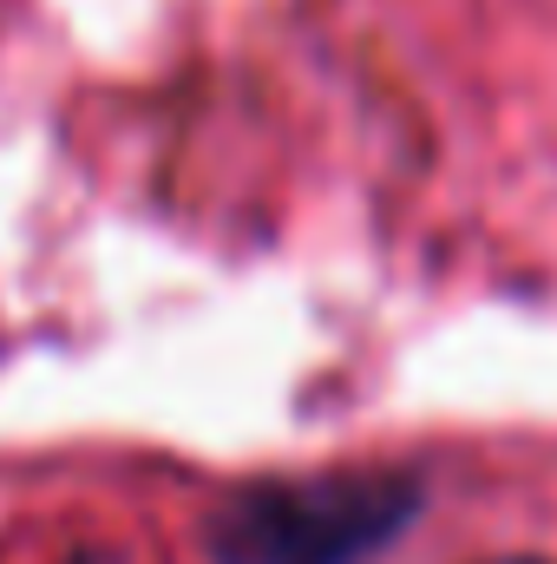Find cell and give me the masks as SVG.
<instances>
[{"label": "cell", "mask_w": 557, "mask_h": 564, "mask_svg": "<svg viewBox=\"0 0 557 564\" xmlns=\"http://www.w3.org/2000/svg\"><path fill=\"white\" fill-rule=\"evenodd\" d=\"M426 506V486L394 466H341L302 479H256L210 519L217 564H368Z\"/></svg>", "instance_id": "1"}, {"label": "cell", "mask_w": 557, "mask_h": 564, "mask_svg": "<svg viewBox=\"0 0 557 564\" xmlns=\"http://www.w3.org/2000/svg\"><path fill=\"white\" fill-rule=\"evenodd\" d=\"M492 564H545V558H492Z\"/></svg>", "instance_id": "2"}]
</instances>
